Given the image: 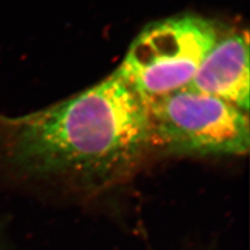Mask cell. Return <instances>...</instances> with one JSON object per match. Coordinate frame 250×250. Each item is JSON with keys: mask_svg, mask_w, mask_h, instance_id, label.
Masks as SVG:
<instances>
[{"mask_svg": "<svg viewBox=\"0 0 250 250\" xmlns=\"http://www.w3.org/2000/svg\"><path fill=\"white\" fill-rule=\"evenodd\" d=\"M152 148L145 101L116 71L40 111L0 114V172L76 192L123 184Z\"/></svg>", "mask_w": 250, "mask_h": 250, "instance_id": "1", "label": "cell"}, {"mask_svg": "<svg viewBox=\"0 0 250 250\" xmlns=\"http://www.w3.org/2000/svg\"><path fill=\"white\" fill-rule=\"evenodd\" d=\"M145 104L153 147L197 155L249 150L248 114L220 98L185 87Z\"/></svg>", "mask_w": 250, "mask_h": 250, "instance_id": "3", "label": "cell"}, {"mask_svg": "<svg viewBox=\"0 0 250 250\" xmlns=\"http://www.w3.org/2000/svg\"><path fill=\"white\" fill-rule=\"evenodd\" d=\"M213 21L193 15L148 24L116 70L144 101L187 87L218 40Z\"/></svg>", "mask_w": 250, "mask_h": 250, "instance_id": "2", "label": "cell"}, {"mask_svg": "<svg viewBox=\"0 0 250 250\" xmlns=\"http://www.w3.org/2000/svg\"><path fill=\"white\" fill-rule=\"evenodd\" d=\"M187 87L220 98L248 114V34L233 33L218 38Z\"/></svg>", "mask_w": 250, "mask_h": 250, "instance_id": "4", "label": "cell"}]
</instances>
